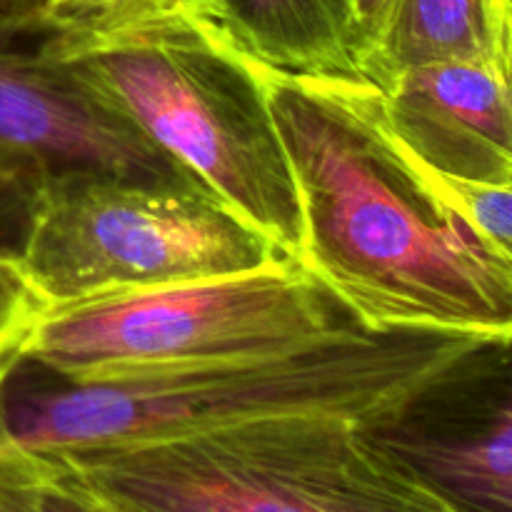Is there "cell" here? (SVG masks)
Wrapping results in <instances>:
<instances>
[{"label": "cell", "mask_w": 512, "mask_h": 512, "mask_svg": "<svg viewBox=\"0 0 512 512\" xmlns=\"http://www.w3.org/2000/svg\"><path fill=\"white\" fill-rule=\"evenodd\" d=\"M215 0H165V15H195L203 18Z\"/></svg>", "instance_id": "cell-20"}, {"label": "cell", "mask_w": 512, "mask_h": 512, "mask_svg": "<svg viewBox=\"0 0 512 512\" xmlns=\"http://www.w3.org/2000/svg\"><path fill=\"white\" fill-rule=\"evenodd\" d=\"M165 15V0H45L40 35H95Z\"/></svg>", "instance_id": "cell-12"}, {"label": "cell", "mask_w": 512, "mask_h": 512, "mask_svg": "<svg viewBox=\"0 0 512 512\" xmlns=\"http://www.w3.org/2000/svg\"><path fill=\"white\" fill-rule=\"evenodd\" d=\"M53 463V460H50ZM45 512H128L118 505L108 503V500L98 498V495L88 493L65 478L58 468L53 465V478H50L48 490H45Z\"/></svg>", "instance_id": "cell-17"}, {"label": "cell", "mask_w": 512, "mask_h": 512, "mask_svg": "<svg viewBox=\"0 0 512 512\" xmlns=\"http://www.w3.org/2000/svg\"><path fill=\"white\" fill-rule=\"evenodd\" d=\"M443 390L455 405L438 418L375 440L453 512H512V338L480 340Z\"/></svg>", "instance_id": "cell-7"}, {"label": "cell", "mask_w": 512, "mask_h": 512, "mask_svg": "<svg viewBox=\"0 0 512 512\" xmlns=\"http://www.w3.org/2000/svg\"><path fill=\"white\" fill-rule=\"evenodd\" d=\"M100 98L208 193L298 263L303 220L288 160L243 53L195 15L95 35H43Z\"/></svg>", "instance_id": "cell-3"}, {"label": "cell", "mask_w": 512, "mask_h": 512, "mask_svg": "<svg viewBox=\"0 0 512 512\" xmlns=\"http://www.w3.org/2000/svg\"><path fill=\"white\" fill-rule=\"evenodd\" d=\"M243 58L298 193V265L335 305L383 333L512 338V265L405 150L383 90L368 78H310Z\"/></svg>", "instance_id": "cell-1"}, {"label": "cell", "mask_w": 512, "mask_h": 512, "mask_svg": "<svg viewBox=\"0 0 512 512\" xmlns=\"http://www.w3.org/2000/svg\"><path fill=\"white\" fill-rule=\"evenodd\" d=\"M498 45V0H393L363 75L383 88L423 65H498Z\"/></svg>", "instance_id": "cell-10"}, {"label": "cell", "mask_w": 512, "mask_h": 512, "mask_svg": "<svg viewBox=\"0 0 512 512\" xmlns=\"http://www.w3.org/2000/svg\"><path fill=\"white\" fill-rule=\"evenodd\" d=\"M40 303L13 263H0V358L15 353Z\"/></svg>", "instance_id": "cell-15"}, {"label": "cell", "mask_w": 512, "mask_h": 512, "mask_svg": "<svg viewBox=\"0 0 512 512\" xmlns=\"http://www.w3.org/2000/svg\"><path fill=\"white\" fill-rule=\"evenodd\" d=\"M203 20L285 73L363 78L340 0H215Z\"/></svg>", "instance_id": "cell-9"}, {"label": "cell", "mask_w": 512, "mask_h": 512, "mask_svg": "<svg viewBox=\"0 0 512 512\" xmlns=\"http://www.w3.org/2000/svg\"><path fill=\"white\" fill-rule=\"evenodd\" d=\"M335 300L288 258L43 308L15 358L70 385L158 378L280 353L338 325Z\"/></svg>", "instance_id": "cell-5"}, {"label": "cell", "mask_w": 512, "mask_h": 512, "mask_svg": "<svg viewBox=\"0 0 512 512\" xmlns=\"http://www.w3.org/2000/svg\"><path fill=\"white\" fill-rule=\"evenodd\" d=\"M500 3H503L508 10H512V0H500Z\"/></svg>", "instance_id": "cell-21"}, {"label": "cell", "mask_w": 512, "mask_h": 512, "mask_svg": "<svg viewBox=\"0 0 512 512\" xmlns=\"http://www.w3.org/2000/svg\"><path fill=\"white\" fill-rule=\"evenodd\" d=\"M0 150H5V153H13V150H8V148H5V145H0Z\"/></svg>", "instance_id": "cell-22"}, {"label": "cell", "mask_w": 512, "mask_h": 512, "mask_svg": "<svg viewBox=\"0 0 512 512\" xmlns=\"http://www.w3.org/2000/svg\"><path fill=\"white\" fill-rule=\"evenodd\" d=\"M340 5H343L345 23H348V35L350 43H353L355 58H358L360 73H363V63L373 53L375 43H378L380 30H383L393 0H340Z\"/></svg>", "instance_id": "cell-16"}, {"label": "cell", "mask_w": 512, "mask_h": 512, "mask_svg": "<svg viewBox=\"0 0 512 512\" xmlns=\"http://www.w3.org/2000/svg\"><path fill=\"white\" fill-rule=\"evenodd\" d=\"M500 13V45H498V70L503 75L508 93L512 98V10L498 0Z\"/></svg>", "instance_id": "cell-19"}, {"label": "cell", "mask_w": 512, "mask_h": 512, "mask_svg": "<svg viewBox=\"0 0 512 512\" xmlns=\"http://www.w3.org/2000/svg\"><path fill=\"white\" fill-rule=\"evenodd\" d=\"M388 123L440 178L512 185V98L498 65L438 63L383 85Z\"/></svg>", "instance_id": "cell-8"}, {"label": "cell", "mask_w": 512, "mask_h": 512, "mask_svg": "<svg viewBox=\"0 0 512 512\" xmlns=\"http://www.w3.org/2000/svg\"><path fill=\"white\" fill-rule=\"evenodd\" d=\"M10 360L13 355L0 358V512H45L53 463L25 448L10 428L3 398Z\"/></svg>", "instance_id": "cell-11"}, {"label": "cell", "mask_w": 512, "mask_h": 512, "mask_svg": "<svg viewBox=\"0 0 512 512\" xmlns=\"http://www.w3.org/2000/svg\"><path fill=\"white\" fill-rule=\"evenodd\" d=\"M478 343L433 330L383 333L348 318L280 353L158 378L33 393L13 388L5 375V415L15 438L38 455L148 443L295 415L355 420L383 430L430 403Z\"/></svg>", "instance_id": "cell-2"}, {"label": "cell", "mask_w": 512, "mask_h": 512, "mask_svg": "<svg viewBox=\"0 0 512 512\" xmlns=\"http://www.w3.org/2000/svg\"><path fill=\"white\" fill-rule=\"evenodd\" d=\"M45 0H0V45H13L23 35H40Z\"/></svg>", "instance_id": "cell-18"}, {"label": "cell", "mask_w": 512, "mask_h": 512, "mask_svg": "<svg viewBox=\"0 0 512 512\" xmlns=\"http://www.w3.org/2000/svg\"><path fill=\"white\" fill-rule=\"evenodd\" d=\"M278 258L203 185L58 170L35 183L15 268L43 310L110 290L245 273Z\"/></svg>", "instance_id": "cell-6"}, {"label": "cell", "mask_w": 512, "mask_h": 512, "mask_svg": "<svg viewBox=\"0 0 512 512\" xmlns=\"http://www.w3.org/2000/svg\"><path fill=\"white\" fill-rule=\"evenodd\" d=\"M433 178L445 198L483 235L485 243L512 265V185L465 183L435 173Z\"/></svg>", "instance_id": "cell-13"}, {"label": "cell", "mask_w": 512, "mask_h": 512, "mask_svg": "<svg viewBox=\"0 0 512 512\" xmlns=\"http://www.w3.org/2000/svg\"><path fill=\"white\" fill-rule=\"evenodd\" d=\"M43 170L25 158L0 150V263H13L23 238L28 203Z\"/></svg>", "instance_id": "cell-14"}, {"label": "cell", "mask_w": 512, "mask_h": 512, "mask_svg": "<svg viewBox=\"0 0 512 512\" xmlns=\"http://www.w3.org/2000/svg\"><path fill=\"white\" fill-rule=\"evenodd\" d=\"M128 512H453L355 420H258L45 455Z\"/></svg>", "instance_id": "cell-4"}]
</instances>
